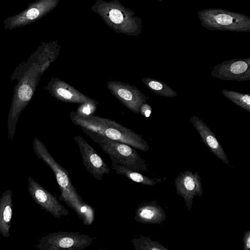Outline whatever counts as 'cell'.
<instances>
[{
	"mask_svg": "<svg viewBox=\"0 0 250 250\" xmlns=\"http://www.w3.org/2000/svg\"><path fill=\"white\" fill-rule=\"evenodd\" d=\"M243 249L244 250L250 249V230L245 232L243 237Z\"/></svg>",
	"mask_w": 250,
	"mask_h": 250,
	"instance_id": "obj_23",
	"label": "cell"
},
{
	"mask_svg": "<svg viewBox=\"0 0 250 250\" xmlns=\"http://www.w3.org/2000/svg\"><path fill=\"white\" fill-rule=\"evenodd\" d=\"M174 183L177 194L184 199L188 211H190L194 196L203 195L200 174L197 171L194 173L190 170L181 171Z\"/></svg>",
	"mask_w": 250,
	"mask_h": 250,
	"instance_id": "obj_9",
	"label": "cell"
},
{
	"mask_svg": "<svg viewBox=\"0 0 250 250\" xmlns=\"http://www.w3.org/2000/svg\"><path fill=\"white\" fill-rule=\"evenodd\" d=\"M82 158L83 165L96 179L102 180L103 177L109 173L110 168L95 149L81 135L74 137Z\"/></svg>",
	"mask_w": 250,
	"mask_h": 250,
	"instance_id": "obj_10",
	"label": "cell"
},
{
	"mask_svg": "<svg viewBox=\"0 0 250 250\" xmlns=\"http://www.w3.org/2000/svg\"><path fill=\"white\" fill-rule=\"evenodd\" d=\"M189 121L199 133L202 142L211 152L225 164L229 165V162L222 146L215 135L201 119L192 116Z\"/></svg>",
	"mask_w": 250,
	"mask_h": 250,
	"instance_id": "obj_11",
	"label": "cell"
},
{
	"mask_svg": "<svg viewBox=\"0 0 250 250\" xmlns=\"http://www.w3.org/2000/svg\"><path fill=\"white\" fill-rule=\"evenodd\" d=\"M18 94L21 100L26 101L31 98L32 91L28 85H22L19 89Z\"/></svg>",
	"mask_w": 250,
	"mask_h": 250,
	"instance_id": "obj_21",
	"label": "cell"
},
{
	"mask_svg": "<svg viewBox=\"0 0 250 250\" xmlns=\"http://www.w3.org/2000/svg\"><path fill=\"white\" fill-rule=\"evenodd\" d=\"M39 14V11L37 8H32L28 11L26 14L27 17L30 20L36 18Z\"/></svg>",
	"mask_w": 250,
	"mask_h": 250,
	"instance_id": "obj_24",
	"label": "cell"
},
{
	"mask_svg": "<svg viewBox=\"0 0 250 250\" xmlns=\"http://www.w3.org/2000/svg\"><path fill=\"white\" fill-rule=\"evenodd\" d=\"M112 169L118 174L125 176L130 180L145 185L153 186H155L158 181H161V179H151L145 175H144L139 172H136L130 170L123 166L114 163L112 162Z\"/></svg>",
	"mask_w": 250,
	"mask_h": 250,
	"instance_id": "obj_15",
	"label": "cell"
},
{
	"mask_svg": "<svg viewBox=\"0 0 250 250\" xmlns=\"http://www.w3.org/2000/svg\"><path fill=\"white\" fill-rule=\"evenodd\" d=\"M13 208L12 191L8 189L0 197V233L6 238L10 235Z\"/></svg>",
	"mask_w": 250,
	"mask_h": 250,
	"instance_id": "obj_14",
	"label": "cell"
},
{
	"mask_svg": "<svg viewBox=\"0 0 250 250\" xmlns=\"http://www.w3.org/2000/svg\"><path fill=\"white\" fill-rule=\"evenodd\" d=\"M151 112V106L146 103L143 104L140 109V114L146 118L150 116Z\"/></svg>",
	"mask_w": 250,
	"mask_h": 250,
	"instance_id": "obj_22",
	"label": "cell"
},
{
	"mask_svg": "<svg viewBox=\"0 0 250 250\" xmlns=\"http://www.w3.org/2000/svg\"><path fill=\"white\" fill-rule=\"evenodd\" d=\"M131 241L135 250H168L158 241L141 234Z\"/></svg>",
	"mask_w": 250,
	"mask_h": 250,
	"instance_id": "obj_17",
	"label": "cell"
},
{
	"mask_svg": "<svg viewBox=\"0 0 250 250\" xmlns=\"http://www.w3.org/2000/svg\"><path fill=\"white\" fill-rule=\"evenodd\" d=\"M107 89L113 96L130 111L140 114L141 105L147 98L136 87L127 83L111 81L107 83Z\"/></svg>",
	"mask_w": 250,
	"mask_h": 250,
	"instance_id": "obj_8",
	"label": "cell"
},
{
	"mask_svg": "<svg viewBox=\"0 0 250 250\" xmlns=\"http://www.w3.org/2000/svg\"><path fill=\"white\" fill-rule=\"evenodd\" d=\"M98 104L95 100L80 104L76 112L78 115L83 116L94 115Z\"/></svg>",
	"mask_w": 250,
	"mask_h": 250,
	"instance_id": "obj_19",
	"label": "cell"
},
{
	"mask_svg": "<svg viewBox=\"0 0 250 250\" xmlns=\"http://www.w3.org/2000/svg\"><path fill=\"white\" fill-rule=\"evenodd\" d=\"M108 16L112 22L116 24L122 23L125 17L124 14L117 9H110L108 12Z\"/></svg>",
	"mask_w": 250,
	"mask_h": 250,
	"instance_id": "obj_20",
	"label": "cell"
},
{
	"mask_svg": "<svg viewBox=\"0 0 250 250\" xmlns=\"http://www.w3.org/2000/svg\"><path fill=\"white\" fill-rule=\"evenodd\" d=\"M222 94L236 105L250 112V95L223 89Z\"/></svg>",
	"mask_w": 250,
	"mask_h": 250,
	"instance_id": "obj_18",
	"label": "cell"
},
{
	"mask_svg": "<svg viewBox=\"0 0 250 250\" xmlns=\"http://www.w3.org/2000/svg\"><path fill=\"white\" fill-rule=\"evenodd\" d=\"M52 88L54 96L62 102L80 104L94 101L63 80L58 78L54 80Z\"/></svg>",
	"mask_w": 250,
	"mask_h": 250,
	"instance_id": "obj_13",
	"label": "cell"
},
{
	"mask_svg": "<svg viewBox=\"0 0 250 250\" xmlns=\"http://www.w3.org/2000/svg\"><path fill=\"white\" fill-rule=\"evenodd\" d=\"M27 188L33 201L42 209L58 219L69 215L68 210L55 196L30 176L27 179Z\"/></svg>",
	"mask_w": 250,
	"mask_h": 250,
	"instance_id": "obj_7",
	"label": "cell"
},
{
	"mask_svg": "<svg viewBox=\"0 0 250 250\" xmlns=\"http://www.w3.org/2000/svg\"><path fill=\"white\" fill-rule=\"evenodd\" d=\"M135 220L145 224H159L166 219L165 210L153 201L139 205L135 211Z\"/></svg>",
	"mask_w": 250,
	"mask_h": 250,
	"instance_id": "obj_12",
	"label": "cell"
},
{
	"mask_svg": "<svg viewBox=\"0 0 250 250\" xmlns=\"http://www.w3.org/2000/svg\"><path fill=\"white\" fill-rule=\"evenodd\" d=\"M82 129L94 142L99 144L112 162L136 172L148 170L145 160L140 157L135 148L88 130Z\"/></svg>",
	"mask_w": 250,
	"mask_h": 250,
	"instance_id": "obj_3",
	"label": "cell"
},
{
	"mask_svg": "<svg viewBox=\"0 0 250 250\" xmlns=\"http://www.w3.org/2000/svg\"><path fill=\"white\" fill-rule=\"evenodd\" d=\"M197 15L201 25L209 30L250 32V17L245 14L209 8L200 10Z\"/></svg>",
	"mask_w": 250,
	"mask_h": 250,
	"instance_id": "obj_4",
	"label": "cell"
},
{
	"mask_svg": "<svg viewBox=\"0 0 250 250\" xmlns=\"http://www.w3.org/2000/svg\"><path fill=\"white\" fill-rule=\"evenodd\" d=\"M94 238L78 232L59 231L48 234L38 242L41 250H76L89 247Z\"/></svg>",
	"mask_w": 250,
	"mask_h": 250,
	"instance_id": "obj_5",
	"label": "cell"
},
{
	"mask_svg": "<svg viewBox=\"0 0 250 250\" xmlns=\"http://www.w3.org/2000/svg\"><path fill=\"white\" fill-rule=\"evenodd\" d=\"M70 117L81 129L126 144L141 151L146 152L149 149L147 142L141 135L114 120L94 115L80 116L76 111L71 112Z\"/></svg>",
	"mask_w": 250,
	"mask_h": 250,
	"instance_id": "obj_2",
	"label": "cell"
},
{
	"mask_svg": "<svg viewBox=\"0 0 250 250\" xmlns=\"http://www.w3.org/2000/svg\"><path fill=\"white\" fill-rule=\"evenodd\" d=\"M34 151L53 172L61 191L59 200L73 209L84 225H92L95 216L94 209L86 203L77 192L71 181L68 172L58 163L41 142L35 143Z\"/></svg>",
	"mask_w": 250,
	"mask_h": 250,
	"instance_id": "obj_1",
	"label": "cell"
},
{
	"mask_svg": "<svg viewBox=\"0 0 250 250\" xmlns=\"http://www.w3.org/2000/svg\"><path fill=\"white\" fill-rule=\"evenodd\" d=\"M142 81L149 89L159 96L167 98L177 96L174 90L161 81L148 77L144 78Z\"/></svg>",
	"mask_w": 250,
	"mask_h": 250,
	"instance_id": "obj_16",
	"label": "cell"
},
{
	"mask_svg": "<svg viewBox=\"0 0 250 250\" xmlns=\"http://www.w3.org/2000/svg\"><path fill=\"white\" fill-rule=\"evenodd\" d=\"M210 74L222 81H250V57L225 61L214 65Z\"/></svg>",
	"mask_w": 250,
	"mask_h": 250,
	"instance_id": "obj_6",
	"label": "cell"
}]
</instances>
